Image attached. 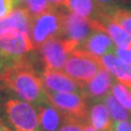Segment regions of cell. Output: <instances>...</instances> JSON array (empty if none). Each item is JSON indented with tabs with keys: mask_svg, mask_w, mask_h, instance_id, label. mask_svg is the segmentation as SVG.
Instances as JSON below:
<instances>
[{
	"mask_svg": "<svg viewBox=\"0 0 131 131\" xmlns=\"http://www.w3.org/2000/svg\"><path fill=\"white\" fill-rule=\"evenodd\" d=\"M102 68L100 58L82 50H76L69 56L62 72L84 84L94 78Z\"/></svg>",
	"mask_w": 131,
	"mask_h": 131,
	"instance_id": "cell-4",
	"label": "cell"
},
{
	"mask_svg": "<svg viewBox=\"0 0 131 131\" xmlns=\"http://www.w3.org/2000/svg\"><path fill=\"white\" fill-rule=\"evenodd\" d=\"M103 103L107 107L110 116L114 122L131 121V113L127 111L123 106H122L112 93L107 95L103 99Z\"/></svg>",
	"mask_w": 131,
	"mask_h": 131,
	"instance_id": "cell-18",
	"label": "cell"
},
{
	"mask_svg": "<svg viewBox=\"0 0 131 131\" xmlns=\"http://www.w3.org/2000/svg\"><path fill=\"white\" fill-rule=\"evenodd\" d=\"M114 54L123 62L131 65V49H119L116 47Z\"/></svg>",
	"mask_w": 131,
	"mask_h": 131,
	"instance_id": "cell-25",
	"label": "cell"
},
{
	"mask_svg": "<svg viewBox=\"0 0 131 131\" xmlns=\"http://www.w3.org/2000/svg\"><path fill=\"white\" fill-rule=\"evenodd\" d=\"M0 89L9 90L19 99L35 106L50 101L40 76L33 68L28 56L0 73Z\"/></svg>",
	"mask_w": 131,
	"mask_h": 131,
	"instance_id": "cell-1",
	"label": "cell"
},
{
	"mask_svg": "<svg viewBox=\"0 0 131 131\" xmlns=\"http://www.w3.org/2000/svg\"><path fill=\"white\" fill-rule=\"evenodd\" d=\"M1 131H10V130L8 129V128H6V129H4V130H1Z\"/></svg>",
	"mask_w": 131,
	"mask_h": 131,
	"instance_id": "cell-32",
	"label": "cell"
},
{
	"mask_svg": "<svg viewBox=\"0 0 131 131\" xmlns=\"http://www.w3.org/2000/svg\"><path fill=\"white\" fill-rule=\"evenodd\" d=\"M116 46L111 37L103 30H95L77 50H82L92 54L95 57L114 53Z\"/></svg>",
	"mask_w": 131,
	"mask_h": 131,
	"instance_id": "cell-11",
	"label": "cell"
},
{
	"mask_svg": "<svg viewBox=\"0 0 131 131\" xmlns=\"http://www.w3.org/2000/svg\"><path fill=\"white\" fill-rule=\"evenodd\" d=\"M113 131H131V121L114 122Z\"/></svg>",
	"mask_w": 131,
	"mask_h": 131,
	"instance_id": "cell-27",
	"label": "cell"
},
{
	"mask_svg": "<svg viewBox=\"0 0 131 131\" xmlns=\"http://www.w3.org/2000/svg\"><path fill=\"white\" fill-rule=\"evenodd\" d=\"M3 106L6 118L15 131H41L38 114L30 103L11 98L6 100Z\"/></svg>",
	"mask_w": 131,
	"mask_h": 131,
	"instance_id": "cell-3",
	"label": "cell"
},
{
	"mask_svg": "<svg viewBox=\"0 0 131 131\" xmlns=\"http://www.w3.org/2000/svg\"><path fill=\"white\" fill-rule=\"evenodd\" d=\"M15 1H16L17 7H19V6H24V4H25V0H15Z\"/></svg>",
	"mask_w": 131,
	"mask_h": 131,
	"instance_id": "cell-30",
	"label": "cell"
},
{
	"mask_svg": "<svg viewBox=\"0 0 131 131\" xmlns=\"http://www.w3.org/2000/svg\"><path fill=\"white\" fill-rule=\"evenodd\" d=\"M130 1L131 0H96V2L106 11L122 7L123 5L129 3Z\"/></svg>",
	"mask_w": 131,
	"mask_h": 131,
	"instance_id": "cell-24",
	"label": "cell"
},
{
	"mask_svg": "<svg viewBox=\"0 0 131 131\" xmlns=\"http://www.w3.org/2000/svg\"><path fill=\"white\" fill-rule=\"evenodd\" d=\"M89 122L97 131H113L114 121L103 102H95L89 107Z\"/></svg>",
	"mask_w": 131,
	"mask_h": 131,
	"instance_id": "cell-17",
	"label": "cell"
},
{
	"mask_svg": "<svg viewBox=\"0 0 131 131\" xmlns=\"http://www.w3.org/2000/svg\"><path fill=\"white\" fill-rule=\"evenodd\" d=\"M100 62L116 79L131 88V65L121 60L114 53H109L100 57Z\"/></svg>",
	"mask_w": 131,
	"mask_h": 131,
	"instance_id": "cell-15",
	"label": "cell"
},
{
	"mask_svg": "<svg viewBox=\"0 0 131 131\" xmlns=\"http://www.w3.org/2000/svg\"><path fill=\"white\" fill-rule=\"evenodd\" d=\"M116 82L117 79L103 67L94 78L83 84L82 94L86 101L100 102L111 93L113 84Z\"/></svg>",
	"mask_w": 131,
	"mask_h": 131,
	"instance_id": "cell-10",
	"label": "cell"
},
{
	"mask_svg": "<svg viewBox=\"0 0 131 131\" xmlns=\"http://www.w3.org/2000/svg\"><path fill=\"white\" fill-rule=\"evenodd\" d=\"M95 30H100L98 21L81 17L68 9L64 10V27L61 38L76 43L80 47Z\"/></svg>",
	"mask_w": 131,
	"mask_h": 131,
	"instance_id": "cell-7",
	"label": "cell"
},
{
	"mask_svg": "<svg viewBox=\"0 0 131 131\" xmlns=\"http://www.w3.org/2000/svg\"><path fill=\"white\" fill-rule=\"evenodd\" d=\"M31 17L25 8L18 7L4 19H0V33L6 31H19L29 34Z\"/></svg>",
	"mask_w": 131,
	"mask_h": 131,
	"instance_id": "cell-14",
	"label": "cell"
},
{
	"mask_svg": "<svg viewBox=\"0 0 131 131\" xmlns=\"http://www.w3.org/2000/svg\"><path fill=\"white\" fill-rule=\"evenodd\" d=\"M76 43L64 38H53L37 49L44 68L62 71L71 53L78 49Z\"/></svg>",
	"mask_w": 131,
	"mask_h": 131,
	"instance_id": "cell-5",
	"label": "cell"
},
{
	"mask_svg": "<svg viewBox=\"0 0 131 131\" xmlns=\"http://www.w3.org/2000/svg\"><path fill=\"white\" fill-rule=\"evenodd\" d=\"M41 131H58L64 117L50 101L36 106Z\"/></svg>",
	"mask_w": 131,
	"mask_h": 131,
	"instance_id": "cell-13",
	"label": "cell"
},
{
	"mask_svg": "<svg viewBox=\"0 0 131 131\" xmlns=\"http://www.w3.org/2000/svg\"><path fill=\"white\" fill-rule=\"evenodd\" d=\"M100 30H103L111 37L115 46L119 49H131V35L123 28L113 20L109 16L104 18L99 23Z\"/></svg>",
	"mask_w": 131,
	"mask_h": 131,
	"instance_id": "cell-16",
	"label": "cell"
},
{
	"mask_svg": "<svg viewBox=\"0 0 131 131\" xmlns=\"http://www.w3.org/2000/svg\"><path fill=\"white\" fill-rule=\"evenodd\" d=\"M63 7L81 17L98 23L107 16V11L100 6L96 0H66Z\"/></svg>",
	"mask_w": 131,
	"mask_h": 131,
	"instance_id": "cell-12",
	"label": "cell"
},
{
	"mask_svg": "<svg viewBox=\"0 0 131 131\" xmlns=\"http://www.w3.org/2000/svg\"><path fill=\"white\" fill-rule=\"evenodd\" d=\"M6 128H7V127H5V125L3 124V123H2V122L0 121V131L4 130V129H6Z\"/></svg>",
	"mask_w": 131,
	"mask_h": 131,
	"instance_id": "cell-31",
	"label": "cell"
},
{
	"mask_svg": "<svg viewBox=\"0 0 131 131\" xmlns=\"http://www.w3.org/2000/svg\"><path fill=\"white\" fill-rule=\"evenodd\" d=\"M111 93L121 103L122 106L131 113V88L119 82H116L113 84Z\"/></svg>",
	"mask_w": 131,
	"mask_h": 131,
	"instance_id": "cell-20",
	"label": "cell"
},
{
	"mask_svg": "<svg viewBox=\"0 0 131 131\" xmlns=\"http://www.w3.org/2000/svg\"><path fill=\"white\" fill-rule=\"evenodd\" d=\"M40 79L47 91L57 93H81L83 84L67 76L62 71L44 68L39 73Z\"/></svg>",
	"mask_w": 131,
	"mask_h": 131,
	"instance_id": "cell-9",
	"label": "cell"
},
{
	"mask_svg": "<svg viewBox=\"0 0 131 131\" xmlns=\"http://www.w3.org/2000/svg\"><path fill=\"white\" fill-rule=\"evenodd\" d=\"M84 123L85 122H83L75 118L64 117V122L58 131H84Z\"/></svg>",
	"mask_w": 131,
	"mask_h": 131,
	"instance_id": "cell-22",
	"label": "cell"
},
{
	"mask_svg": "<svg viewBox=\"0 0 131 131\" xmlns=\"http://www.w3.org/2000/svg\"><path fill=\"white\" fill-rule=\"evenodd\" d=\"M17 7L15 0H0V19H4L13 13Z\"/></svg>",
	"mask_w": 131,
	"mask_h": 131,
	"instance_id": "cell-23",
	"label": "cell"
},
{
	"mask_svg": "<svg viewBox=\"0 0 131 131\" xmlns=\"http://www.w3.org/2000/svg\"><path fill=\"white\" fill-rule=\"evenodd\" d=\"M107 14L113 20L119 24L128 34L131 35V10L118 7L108 10Z\"/></svg>",
	"mask_w": 131,
	"mask_h": 131,
	"instance_id": "cell-19",
	"label": "cell"
},
{
	"mask_svg": "<svg viewBox=\"0 0 131 131\" xmlns=\"http://www.w3.org/2000/svg\"><path fill=\"white\" fill-rule=\"evenodd\" d=\"M24 8L26 9L30 17H35L47 12L53 7L50 4L49 0H25Z\"/></svg>",
	"mask_w": 131,
	"mask_h": 131,
	"instance_id": "cell-21",
	"label": "cell"
},
{
	"mask_svg": "<svg viewBox=\"0 0 131 131\" xmlns=\"http://www.w3.org/2000/svg\"><path fill=\"white\" fill-rule=\"evenodd\" d=\"M50 102L63 115L64 117L75 118L83 122H89L86 99L81 93H57L47 91Z\"/></svg>",
	"mask_w": 131,
	"mask_h": 131,
	"instance_id": "cell-6",
	"label": "cell"
},
{
	"mask_svg": "<svg viewBox=\"0 0 131 131\" xmlns=\"http://www.w3.org/2000/svg\"><path fill=\"white\" fill-rule=\"evenodd\" d=\"M64 27V10L52 8L47 12L31 17L29 36L34 50L53 38H60Z\"/></svg>",
	"mask_w": 131,
	"mask_h": 131,
	"instance_id": "cell-2",
	"label": "cell"
},
{
	"mask_svg": "<svg viewBox=\"0 0 131 131\" xmlns=\"http://www.w3.org/2000/svg\"><path fill=\"white\" fill-rule=\"evenodd\" d=\"M17 61H18V59H15L13 57L7 56L6 53H4L0 50V73L2 71H4L5 69H7L11 65H13Z\"/></svg>",
	"mask_w": 131,
	"mask_h": 131,
	"instance_id": "cell-26",
	"label": "cell"
},
{
	"mask_svg": "<svg viewBox=\"0 0 131 131\" xmlns=\"http://www.w3.org/2000/svg\"><path fill=\"white\" fill-rule=\"evenodd\" d=\"M0 50L18 60L26 57L28 52L35 51L28 33L14 30L0 33Z\"/></svg>",
	"mask_w": 131,
	"mask_h": 131,
	"instance_id": "cell-8",
	"label": "cell"
},
{
	"mask_svg": "<svg viewBox=\"0 0 131 131\" xmlns=\"http://www.w3.org/2000/svg\"><path fill=\"white\" fill-rule=\"evenodd\" d=\"M65 1L66 0H49L50 4L52 5V7H53V8H60V7H63Z\"/></svg>",
	"mask_w": 131,
	"mask_h": 131,
	"instance_id": "cell-28",
	"label": "cell"
},
{
	"mask_svg": "<svg viewBox=\"0 0 131 131\" xmlns=\"http://www.w3.org/2000/svg\"><path fill=\"white\" fill-rule=\"evenodd\" d=\"M84 131H97V130L94 127L91 126L89 122H86L84 125Z\"/></svg>",
	"mask_w": 131,
	"mask_h": 131,
	"instance_id": "cell-29",
	"label": "cell"
}]
</instances>
